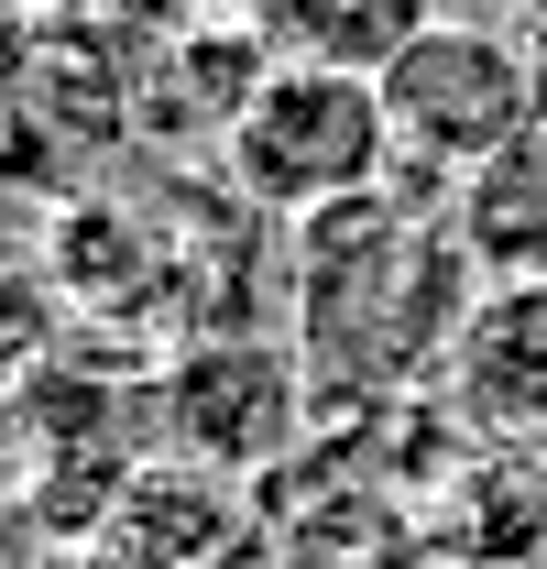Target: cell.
I'll return each mask as SVG.
<instances>
[{
    "label": "cell",
    "mask_w": 547,
    "mask_h": 569,
    "mask_svg": "<svg viewBox=\"0 0 547 569\" xmlns=\"http://www.w3.org/2000/svg\"><path fill=\"white\" fill-rule=\"evenodd\" d=\"M471 252L449 230L438 187H372L350 209H318L285 230V307H296V372L318 406H384L416 372H449V340L471 318Z\"/></svg>",
    "instance_id": "1"
},
{
    "label": "cell",
    "mask_w": 547,
    "mask_h": 569,
    "mask_svg": "<svg viewBox=\"0 0 547 569\" xmlns=\"http://www.w3.org/2000/svg\"><path fill=\"white\" fill-rule=\"evenodd\" d=\"M219 176L252 219H318L350 209L372 187H395V121H384V88L361 67H329V56H285V67L252 77L241 121L219 132Z\"/></svg>",
    "instance_id": "2"
},
{
    "label": "cell",
    "mask_w": 547,
    "mask_h": 569,
    "mask_svg": "<svg viewBox=\"0 0 547 569\" xmlns=\"http://www.w3.org/2000/svg\"><path fill=\"white\" fill-rule=\"evenodd\" d=\"M372 88H384V121H395V164H406L416 187H438V198L547 121L526 56L493 22H427Z\"/></svg>",
    "instance_id": "3"
},
{
    "label": "cell",
    "mask_w": 547,
    "mask_h": 569,
    "mask_svg": "<svg viewBox=\"0 0 547 569\" xmlns=\"http://www.w3.org/2000/svg\"><path fill=\"white\" fill-rule=\"evenodd\" d=\"M307 427V372L274 340H208L176 361V438L208 471H263Z\"/></svg>",
    "instance_id": "4"
},
{
    "label": "cell",
    "mask_w": 547,
    "mask_h": 569,
    "mask_svg": "<svg viewBox=\"0 0 547 569\" xmlns=\"http://www.w3.org/2000/svg\"><path fill=\"white\" fill-rule=\"evenodd\" d=\"M438 406L481 438H547V284H481L449 372H438Z\"/></svg>",
    "instance_id": "5"
},
{
    "label": "cell",
    "mask_w": 547,
    "mask_h": 569,
    "mask_svg": "<svg viewBox=\"0 0 547 569\" xmlns=\"http://www.w3.org/2000/svg\"><path fill=\"white\" fill-rule=\"evenodd\" d=\"M449 230L481 284H547V121L449 187Z\"/></svg>",
    "instance_id": "6"
},
{
    "label": "cell",
    "mask_w": 547,
    "mask_h": 569,
    "mask_svg": "<svg viewBox=\"0 0 547 569\" xmlns=\"http://www.w3.org/2000/svg\"><path fill=\"white\" fill-rule=\"evenodd\" d=\"M274 569H416V526L395 493L340 482V493H307L274 526Z\"/></svg>",
    "instance_id": "7"
},
{
    "label": "cell",
    "mask_w": 547,
    "mask_h": 569,
    "mask_svg": "<svg viewBox=\"0 0 547 569\" xmlns=\"http://www.w3.org/2000/svg\"><path fill=\"white\" fill-rule=\"evenodd\" d=\"M296 22H307V56L384 77V67L416 44V33L438 22V11H427V0H296Z\"/></svg>",
    "instance_id": "8"
}]
</instances>
